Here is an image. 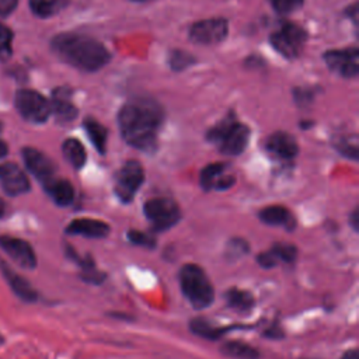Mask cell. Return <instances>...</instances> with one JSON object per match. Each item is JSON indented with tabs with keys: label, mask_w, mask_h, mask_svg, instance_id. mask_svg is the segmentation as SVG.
<instances>
[{
	"label": "cell",
	"mask_w": 359,
	"mask_h": 359,
	"mask_svg": "<svg viewBox=\"0 0 359 359\" xmlns=\"http://www.w3.org/2000/svg\"><path fill=\"white\" fill-rule=\"evenodd\" d=\"M164 121V109L149 97H135L122 105L118 125L123 140L139 150L156 146L157 132Z\"/></svg>",
	"instance_id": "cell-1"
},
{
	"label": "cell",
	"mask_w": 359,
	"mask_h": 359,
	"mask_svg": "<svg viewBox=\"0 0 359 359\" xmlns=\"http://www.w3.org/2000/svg\"><path fill=\"white\" fill-rule=\"evenodd\" d=\"M50 46L63 62L84 72L100 70L111 60L109 50L100 41L83 34H59Z\"/></svg>",
	"instance_id": "cell-2"
},
{
	"label": "cell",
	"mask_w": 359,
	"mask_h": 359,
	"mask_svg": "<svg viewBox=\"0 0 359 359\" xmlns=\"http://www.w3.org/2000/svg\"><path fill=\"white\" fill-rule=\"evenodd\" d=\"M208 139L227 156H237L244 151L250 139V129L240 123L233 114L215 125L208 132Z\"/></svg>",
	"instance_id": "cell-3"
},
{
	"label": "cell",
	"mask_w": 359,
	"mask_h": 359,
	"mask_svg": "<svg viewBox=\"0 0 359 359\" xmlns=\"http://www.w3.org/2000/svg\"><path fill=\"white\" fill-rule=\"evenodd\" d=\"M180 285L184 296L195 309L208 307L213 302L212 283L198 265L188 264L181 268Z\"/></svg>",
	"instance_id": "cell-4"
},
{
	"label": "cell",
	"mask_w": 359,
	"mask_h": 359,
	"mask_svg": "<svg viewBox=\"0 0 359 359\" xmlns=\"http://www.w3.org/2000/svg\"><path fill=\"white\" fill-rule=\"evenodd\" d=\"M306 39V31L293 22H285L269 36L273 49L286 59L297 57L303 50Z\"/></svg>",
	"instance_id": "cell-5"
},
{
	"label": "cell",
	"mask_w": 359,
	"mask_h": 359,
	"mask_svg": "<svg viewBox=\"0 0 359 359\" xmlns=\"http://www.w3.org/2000/svg\"><path fill=\"white\" fill-rule=\"evenodd\" d=\"M15 107L18 112L29 122L42 123L50 114V102L34 90H20L15 95Z\"/></svg>",
	"instance_id": "cell-6"
},
{
	"label": "cell",
	"mask_w": 359,
	"mask_h": 359,
	"mask_svg": "<svg viewBox=\"0 0 359 359\" xmlns=\"http://www.w3.org/2000/svg\"><path fill=\"white\" fill-rule=\"evenodd\" d=\"M143 210L156 230L170 229L180 220V208L170 198H153L144 203Z\"/></svg>",
	"instance_id": "cell-7"
},
{
	"label": "cell",
	"mask_w": 359,
	"mask_h": 359,
	"mask_svg": "<svg viewBox=\"0 0 359 359\" xmlns=\"http://www.w3.org/2000/svg\"><path fill=\"white\" fill-rule=\"evenodd\" d=\"M229 22L226 18H208L196 21L189 28V39L198 45H216L226 39Z\"/></svg>",
	"instance_id": "cell-8"
},
{
	"label": "cell",
	"mask_w": 359,
	"mask_h": 359,
	"mask_svg": "<svg viewBox=\"0 0 359 359\" xmlns=\"http://www.w3.org/2000/svg\"><path fill=\"white\" fill-rule=\"evenodd\" d=\"M144 174L142 165L135 161H126L116 174L115 178V194L123 202H129L143 182Z\"/></svg>",
	"instance_id": "cell-9"
},
{
	"label": "cell",
	"mask_w": 359,
	"mask_h": 359,
	"mask_svg": "<svg viewBox=\"0 0 359 359\" xmlns=\"http://www.w3.org/2000/svg\"><path fill=\"white\" fill-rule=\"evenodd\" d=\"M324 62L327 66L338 73L342 77L352 79L358 76L359 65H358V48H348V49H338V50H328L323 55Z\"/></svg>",
	"instance_id": "cell-10"
},
{
	"label": "cell",
	"mask_w": 359,
	"mask_h": 359,
	"mask_svg": "<svg viewBox=\"0 0 359 359\" xmlns=\"http://www.w3.org/2000/svg\"><path fill=\"white\" fill-rule=\"evenodd\" d=\"M233 171L223 163H213L206 165L201 172V184L206 189L223 191L234 184Z\"/></svg>",
	"instance_id": "cell-11"
},
{
	"label": "cell",
	"mask_w": 359,
	"mask_h": 359,
	"mask_svg": "<svg viewBox=\"0 0 359 359\" xmlns=\"http://www.w3.org/2000/svg\"><path fill=\"white\" fill-rule=\"evenodd\" d=\"M0 247L22 268L31 269L36 265L35 252L27 241L10 236H3L0 237Z\"/></svg>",
	"instance_id": "cell-12"
},
{
	"label": "cell",
	"mask_w": 359,
	"mask_h": 359,
	"mask_svg": "<svg viewBox=\"0 0 359 359\" xmlns=\"http://www.w3.org/2000/svg\"><path fill=\"white\" fill-rule=\"evenodd\" d=\"M0 184L8 195H21L29 189V181L25 172L13 163L0 164Z\"/></svg>",
	"instance_id": "cell-13"
},
{
	"label": "cell",
	"mask_w": 359,
	"mask_h": 359,
	"mask_svg": "<svg viewBox=\"0 0 359 359\" xmlns=\"http://www.w3.org/2000/svg\"><path fill=\"white\" fill-rule=\"evenodd\" d=\"M22 157H24L25 165L31 171V174H34L43 184H46L48 181H50L53 178L55 165L48 156H45L43 153H41L36 149L27 147L22 151Z\"/></svg>",
	"instance_id": "cell-14"
},
{
	"label": "cell",
	"mask_w": 359,
	"mask_h": 359,
	"mask_svg": "<svg viewBox=\"0 0 359 359\" xmlns=\"http://www.w3.org/2000/svg\"><path fill=\"white\" fill-rule=\"evenodd\" d=\"M266 150L279 158H293L297 154L294 137L286 132H275L266 140Z\"/></svg>",
	"instance_id": "cell-15"
},
{
	"label": "cell",
	"mask_w": 359,
	"mask_h": 359,
	"mask_svg": "<svg viewBox=\"0 0 359 359\" xmlns=\"http://www.w3.org/2000/svg\"><path fill=\"white\" fill-rule=\"evenodd\" d=\"M66 231L69 234H76V236H84L90 238H101L105 237L109 231V227L107 223L95 219H76L73 220L67 227Z\"/></svg>",
	"instance_id": "cell-16"
},
{
	"label": "cell",
	"mask_w": 359,
	"mask_h": 359,
	"mask_svg": "<svg viewBox=\"0 0 359 359\" xmlns=\"http://www.w3.org/2000/svg\"><path fill=\"white\" fill-rule=\"evenodd\" d=\"M50 109L62 122H69L77 115V109L70 101V91L66 88L55 90L50 101Z\"/></svg>",
	"instance_id": "cell-17"
},
{
	"label": "cell",
	"mask_w": 359,
	"mask_h": 359,
	"mask_svg": "<svg viewBox=\"0 0 359 359\" xmlns=\"http://www.w3.org/2000/svg\"><path fill=\"white\" fill-rule=\"evenodd\" d=\"M49 196L57 203L59 206H67L74 199V189L69 181L65 180H55L52 178L46 184H43Z\"/></svg>",
	"instance_id": "cell-18"
},
{
	"label": "cell",
	"mask_w": 359,
	"mask_h": 359,
	"mask_svg": "<svg viewBox=\"0 0 359 359\" xmlns=\"http://www.w3.org/2000/svg\"><path fill=\"white\" fill-rule=\"evenodd\" d=\"M259 219L271 226H283L286 229L293 227V216L283 206H268L259 212Z\"/></svg>",
	"instance_id": "cell-19"
},
{
	"label": "cell",
	"mask_w": 359,
	"mask_h": 359,
	"mask_svg": "<svg viewBox=\"0 0 359 359\" xmlns=\"http://www.w3.org/2000/svg\"><path fill=\"white\" fill-rule=\"evenodd\" d=\"M84 129L91 140V143L94 144V147L100 151V153H105V146H107V129L104 125H101L98 121H95L94 118H86L84 119Z\"/></svg>",
	"instance_id": "cell-20"
},
{
	"label": "cell",
	"mask_w": 359,
	"mask_h": 359,
	"mask_svg": "<svg viewBox=\"0 0 359 359\" xmlns=\"http://www.w3.org/2000/svg\"><path fill=\"white\" fill-rule=\"evenodd\" d=\"M63 156L74 167V168H80L84 165L86 163V150L83 147V144L77 140V139H67L65 140L63 146Z\"/></svg>",
	"instance_id": "cell-21"
},
{
	"label": "cell",
	"mask_w": 359,
	"mask_h": 359,
	"mask_svg": "<svg viewBox=\"0 0 359 359\" xmlns=\"http://www.w3.org/2000/svg\"><path fill=\"white\" fill-rule=\"evenodd\" d=\"M227 303L230 307H233L237 311H247L252 307L254 299L248 292L240 290V289H231L226 294Z\"/></svg>",
	"instance_id": "cell-22"
},
{
	"label": "cell",
	"mask_w": 359,
	"mask_h": 359,
	"mask_svg": "<svg viewBox=\"0 0 359 359\" xmlns=\"http://www.w3.org/2000/svg\"><path fill=\"white\" fill-rule=\"evenodd\" d=\"M223 353L236 359H257L258 358V352L251 348L247 344H241V342H229L223 346Z\"/></svg>",
	"instance_id": "cell-23"
},
{
	"label": "cell",
	"mask_w": 359,
	"mask_h": 359,
	"mask_svg": "<svg viewBox=\"0 0 359 359\" xmlns=\"http://www.w3.org/2000/svg\"><path fill=\"white\" fill-rule=\"evenodd\" d=\"M194 62H195L194 56L188 52H184V50H172L168 56V63H170L171 69L175 70V72L187 69Z\"/></svg>",
	"instance_id": "cell-24"
},
{
	"label": "cell",
	"mask_w": 359,
	"mask_h": 359,
	"mask_svg": "<svg viewBox=\"0 0 359 359\" xmlns=\"http://www.w3.org/2000/svg\"><path fill=\"white\" fill-rule=\"evenodd\" d=\"M29 7L32 13L41 18L50 17L57 8L55 0H29Z\"/></svg>",
	"instance_id": "cell-25"
},
{
	"label": "cell",
	"mask_w": 359,
	"mask_h": 359,
	"mask_svg": "<svg viewBox=\"0 0 359 359\" xmlns=\"http://www.w3.org/2000/svg\"><path fill=\"white\" fill-rule=\"evenodd\" d=\"M269 1H271V6L273 7V10L279 14L294 13L304 3V0H269Z\"/></svg>",
	"instance_id": "cell-26"
},
{
	"label": "cell",
	"mask_w": 359,
	"mask_h": 359,
	"mask_svg": "<svg viewBox=\"0 0 359 359\" xmlns=\"http://www.w3.org/2000/svg\"><path fill=\"white\" fill-rule=\"evenodd\" d=\"M271 252L273 254L276 261L280 259V261H285V262H292L294 259V255H296L294 247L289 245V244H276V245H273Z\"/></svg>",
	"instance_id": "cell-27"
},
{
	"label": "cell",
	"mask_w": 359,
	"mask_h": 359,
	"mask_svg": "<svg viewBox=\"0 0 359 359\" xmlns=\"http://www.w3.org/2000/svg\"><path fill=\"white\" fill-rule=\"evenodd\" d=\"M11 42H13V34L11 31L0 24V59L8 57L11 52Z\"/></svg>",
	"instance_id": "cell-28"
},
{
	"label": "cell",
	"mask_w": 359,
	"mask_h": 359,
	"mask_svg": "<svg viewBox=\"0 0 359 359\" xmlns=\"http://www.w3.org/2000/svg\"><path fill=\"white\" fill-rule=\"evenodd\" d=\"M191 328H192L194 332H196V334H199L201 337H205V338H216L217 337V331L203 320H195L191 324Z\"/></svg>",
	"instance_id": "cell-29"
},
{
	"label": "cell",
	"mask_w": 359,
	"mask_h": 359,
	"mask_svg": "<svg viewBox=\"0 0 359 359\" xmlns=\"http://www.w3.org/2000/svg\"><path fill=\"white\" fill-rule=\"evenodd\" d=\"M338 149L346 154L348 157H352V158H356L358 157V143H356V137L353 136L352 140L349 137H345V139H341L338 140Z\"/></svg>",
	"instance_id": "cell-30"
},
{
	"label": "cell",
	"mask_w": 359,
	"mask_h": 359,
	"mask_svg": "<svg viewBox=\"0 0 359 359\" xmlns=\"http://www.w3.org/2000/svg\"><path fill=\"white\" fill-rule=\"evenodd\" d=\"M129 240L133 244H140V245H144V247H151L154 244V240L150 236H147L146 233H140V231H130L129 233Z\"/></svg>",
	"instance_id": "cell-31"
},
{
	"label": "cell",
	"mask_w": 359,
	"mask_h": 359,
	"mask_svg": "<svg viewBox=\"0 0 359 359\" xmlns=\"http://www.w3.org/2000/svg\"><path fill=\"white\" fill-rule=\"evenodd\" d=\"M17 3L18 0H0V15L10 14L15 8Z\"/></svg>",
	"instance_id": "cell-32"
},
{
	"label": "cell",
	"mask_w": 359,
	"mask_h": 359,
	"mask_svg": "<svg viewBox=\"0 0 359 359\" xmlns=\"http://www.w3.org/2000/svg\"><path fill=\"white\" fill-rule=\"evenodd\" d=\"M0 129H1V126H0ZM7 151H8V147H7L6 142H3V140L0 139V158L4 157V156L7 154Z\"/></svg>",
	"instance_id": "cell-33"
},
{
	"label": "cell",
	"mask_w": 359,
	"mask_h": 359,
	"mask_svg": "<svg viewBox=\"0 0 359 359\" xmlns=\"http://www.w3.org/2000/svg\"><path fill=\"white\" fill-rule=\"evenodd\" d=\"M342 359H359V358H358L356 351H349V352H345Z\"/></svg>",
	"instance_id": "cell-34"
},
{
	"label": "cell",
	"mask_w": 359,
	"mask_h": 359,
	"mask_svg": "<svg viewBox=\"0 0 359 359\" xmlns=\"http://www.w3.org/2000/svg\"><path fill=\"white\" fill-rule=\"evenodd\" d=\"M4 213H6V205H4L3 199L0 198V217H3V216H4Z\"/></svg>",
	"instance_id": "cell-35"
},
{
	"label": "cell",
	"mask_w": 359,
	"mask_h": 359,
	"mask_svg": "<svg viewBox=\"0 0 359 359\" xmlns=\"http://www.w3.org/2000/svg\"><path fill=\"white\" fill-rule=\"evenodd\" d=\"M132 1H147V0H132Z\"/></svg>",
	"instance_id": "cell-36"
}]
</instances>
